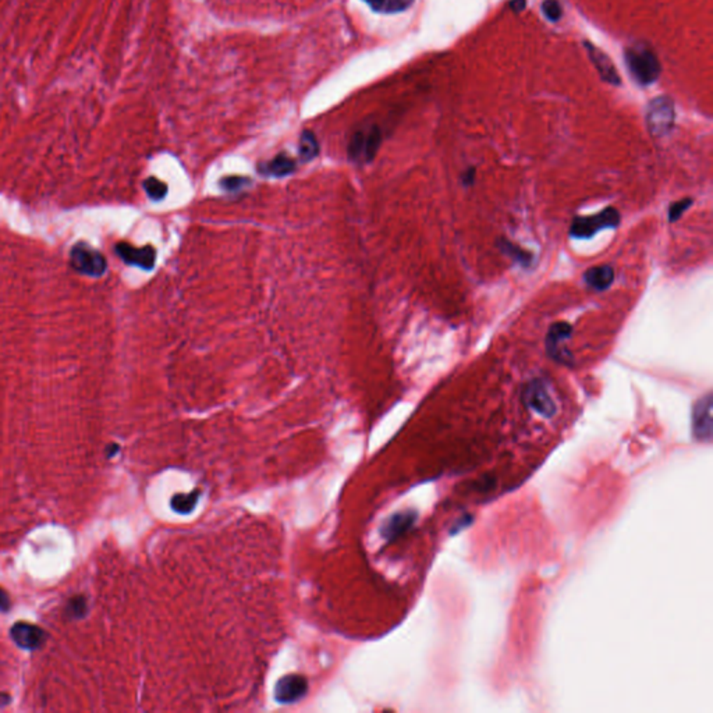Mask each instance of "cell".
Returning <instances> with one entry per match:
<instances>
[{
  "label": "cell",
  "mask_w": 713,
  "mask_h": 713,
  "mask_svg": "<svg viewBox=\"0 0 713 713\" xmlns=\"http://www.w3.org/2000/svg\"><path fill=\"white\" fill-rule=\"evenodd\" d=\"M626 63L633 77L642 85L654 84L661 76V63L648 46L627 48Z\"/></svg>",
  "instance_id": "cell-1"
},
{
  "label": "cell",
  "mask_w": 713,
  "mask_h": 713,
  "mask_svg": "<svg viewBox=\"0 0 713 713\" xmlns=\"http://www.w3.org/2000/svg\"><path fill=\"white\" fill-rule=\"evenodd\" d=\"M620 212L609 206L602 212L591 216H575L570 226V236L574 239H591L605 229H616L620 225Z\"/></svg>",
  "instance_id": "cell-2"
},
{
  "label": "cell",
  "mask_w": 713,
  "mask_h": 713,
  "mask_svg": "<svg viewBox=\"0 0 713 713\" xmlns=\"http://www.w3.org/2000/svg\"><path fill=\"white\" fill-rule=\"evenodd\" d=\"M382 143V133L376 125L357 130L348 143V156L354 163H369L375 159Z\"/></svg>",
  "instance_id": "cell-3"
},
{
  "label": "cell",
  "mask_w": 713,
  "mask_h": 713,
  "mask_svg": "<svg viewBox=\"0 0 713 713\" xmlns=\"http://www.w3.org/2000/svg\"><path fill=\"white\" fill-rule=\"evenodd\" d=\"M675 105L666 97L652 99L647 108V126L655 137L668 136L675 126Z\"/></svg>",
  "instance_id": "cell-4"
},
{
  "label": "cell",
  "mask_w": 713,
  "mask_h": 713,
  "mask_svg": "<svg viewBox=\"0 0 713 713\" xmlns=\"http://www.w3.org/2000/svg\"><path fill=\"white\" fill-rule=\"evenodd\" d=\"M70 265L78 274L94 276V278L102 276L108 269L105 257L101 253H98L97 250H94L90 246L83 244V243L77 244L71 248Z\"/></svg>",
  "instance_id": "cell-5"
},
{
  "label": "cell",
  "mask_w": 713,
  "mask_h": 713,
  "mask_svg": "<svg viewBox=\"0 0 713 713\" xmlns=\"http://www.w3.org/2000/svg\"><path fill=\"white\" fill-rule=\"evenodd\" d=\"M572 334V326L567 322H556L553 323L546 334L545 346L548 355L555 360L556 362L571 365L572 364V355L570 351L563 346L565 341H567Z\"/></svg>",
  "instance_id": "cell-6"
},
{
  "label": "cell",
  "mask_w": 713,
  "mask_h": 713,
  "mask_svg": "<svg viewBox=\"0 0 713 713\" xmlns=\"http://www.w3.org/2000/svg\"><path fill=\"white\" fill-rule=\"evenodd\" d=\"M523 402L527 407L544 417H552L556 413V404L551 397L544 381L534 379L524 386Z\"/></svg>",
  "instance_id": "cell-7"
},
{
  "label": "cell",
  "mask_w": 713,
  "mask_h": 713,
  "mask_svg": "<svg viewBox=\"0 0 713 713\" xmlns=\"http://www.w3.org/2000/svg\"><path fill=\"white\" fill-rule=\"evenodd\" d=\"M116 254L129 265L139 267L143 271H152L156 262V251L153 247L146 246L136 248L127 243H119L116 246Z\"/></svg>",
  "instance_id": "cell-8"
},
{
  "label": "cell",
  "mask_w": 713,
  "mask_h": 713,
  "mask_svg": "<svg viewBox=\"0 0 713 713\" xmlns=\"http://www.w3.org/2000/svg\"><path fill=\"white\" fill-rule=\"evenodd\" d=\"M11 638L22 649H36L43 645L46 640L45 631L29 623H15L10 630Z\"/></svg>",
  "instance_id": "cell-9"
},
{
  "label": "cell",
  "mask_w": 713,
  "mask_h": 713,
  "mask_svg": "<svg viewBox=\"0 0 713 713\" xmlns=\"http://www.w3.org/2000/svg\"><path fill=\"white\" fill-rule=\"evenodd\" d=\"M585 49H586V52L589 55L591 62L593 63V66L599 71L602 80H605L606 83H609L612 85H620L621 84L620 76H619L614 64L612 63V60L602 50L595 48L592 43L585 42Z\"/></svg>",
  "instance_id": "cell-10"
},
{
  "label": "cell",
  "mask_w": 713,
  "mask_h": 713,
  "mask_svg": "<svg viewBox=\"0 0 713 713\" xmlns=\"http://www.w3.org/2000/svg\"><path fill=\"white\" fill-rule=\"evenodd\" d=\"M694 430L703 439H711L712 435V395L703 397L694 407Z\"/></svg>",
  "instance_id": "cell-11"
},
{
  "label": "cell",
  "mask_w": 713,
  "mask_h": 713,
  "mask_svg": "<svg viewBox=\"0 0 713 713\" xmlns=\"http://www.w3.org/2000/svg\"><path fill=\"white\" fill-rule=\"evenodd\" d=\"M306 690V683L301 677H285L282 679L276 687V700L279 703H292L304 696Z\"/></svg>",
  "instance_id": "cell-12"
},
{
  "label": "cell",
  "mask_w": 713,
  "mask_h": 713,
  "mask_svg": "<svg viewBox=\"0 0 713 713\" xmlns=\"http://www.w3.org/2000/svg\"><path fill=\"white\" fill-rule=\"evenodd\" d=\"M584 281L589 288L595 291H605L614 281V269L610 265L593 267L585 272Z\"/></svg>",
  "instance_id": "cell-13"
},
{
  "label": "cell",
  "mask_w": 713,
  "mask_h": 713,
  "mask_svg": "<svg viewBox=\"0 0 713 713\" xmlns=\"http://www.w3.org/2000/svg\"><path fill=\"white\" fill-rule=\"evenodd\" d=\"M261 174L274 176V177H285L295 170V162L287 153H279L272 160L262 163L258 167Z\"/></svg>",
  "instance_id": "cell-14"
},
{
  "label": "cell",
  "mask_w": 713,
  "mask_h": 713,
  "mask_svg": "<svg viewBox=\"0 0 713 713\" xmlns=\"http://www.w3.org/2000/svg\"><path fill=\"white\" fill-rule=\"evenodd\" d=\"M497 246H499V250L504 255H507L510 260H513V262H517L521 267H530L532 264V261H534V255L531 253L520 248L518 246L510 243L506 239H500L497 241Z\"/></svg>",
  "instance_id": "cell-15"
},
{
  "label": "cell",
  "mask_w": 713,
  "mask_h": 713,
  "mask_svg": "<svg viewBox=\"0 0 713 713\" xmlns=\"http://www.w3.org/2000/svg\"><path fill=\"white\" fill-rule=\"evenodd\" d=\"M376 13H400L410 8L414 0H364Z\"/></svg>",
  "instance_id": "cell-16"
},
{
  "label": "cell",
  "mask_w": 713,
  "mask_h": 713,
  "mask_svg": "<svg viewBox=\"0 0 713 713\" xmlns=\"http://www.w3.org/2000/svg\"><path fill=\"white\" fill-rule=\"evenodd\" d=\"M298 153L304 162H309L319 153V143L312 132H302L298 143Z\"/></svg>",
  "instance_id": "cell-17"
},
{
  "label": "cell",
  "mask_w": 713,
  "mask_h": 713,
  "mask_svg": "<svg viewBox=\"0 0 713 713\" xmlns=\"http://www.w3.org/2000/svg\"><path fill=\"white\" fill-rule=\"evenodd\" d=\"M143 188H145V191H146L148 197H149L150 199H153V201H160V199H163V198L166 197V194H167V190H169V188H167V185H166L163 181L157 180L156 177H149V178H146V180L143 181Z\"/></svg>",
  "instance_id": "cell-18"
},
{
  "label": "cell",
  "mask_w": 713,
  "mask_h": 713,
  "mask_svg": "<svg viewBox=\"0 0 713 713\" xmlns=\"http://www.w3.org/2000/svg\"><path fill=\"white\" fill-rule=\"evenodd\" d=\"M542 11L552 22H556L563 17V7L559 0H545L542 3Z\"/></svg>",
  "instance_id": "cell-19"
},
{
  "label": "cell",
  "mask_w": 713,
  "mask_h": 713,
  "mask_svg": "<svg viewBox=\"0 0 713 713\" xmlns=\"http://www.w3.org/2000/svg\"><path fill=\"white\" fill-rule=\"evenodd\" d=\"M67 616L73 617V619H80L87 612V600L84 596H74L69 600V605H67Z\"/></svg>",
  "instance_id": "cell-20"
},
{
  "label": "cell",
  "mask_w": 713,
  "mask_h": 713,
  "mask_svg": "<svg viewBox=\"0 0 713 713\" xmlns=\"http://www.w3.org/2000/svg\"><path fill=\"white\" fill-rule=\"evenodd\" d=\"M220 187L226 191H239L250 184V178L241 176H227L219 181Z\"/></svg>",
  "instance_id": "cell-21"
},
{
  "label": "cell",
  "mask_w": 713,
  "mask_h": 713,
  "mask_svg": "<svg viewBox=\"0 0 713 713\" xmlns=\"http://www.w3.org/2000/svg\"><path fill=\"white\" fill-rule=\"evenodd\" d=\"M693 205V199L691 198H683L677 202H673L669 208V222H676L679 220L684 212Z\"/></svg>",
  "instance_id": "cell-22"
},
{
  "label": "cell",
  "mask_w": 713,
  "mask_h": 713,
  "mask_svg": "<svg viewBox=\"0 0 713 713\" xmlns=\"http://www.w3.org/2000/svg\"><path fill=\"white\" fill-rule=\"evenodd\" d=\"M461 181H463V184H464L465 187L472 185V184H474V181H475V169H474V167L467 169V170L463 173V176H461Z\"/></svg>",
  "instance_id": "cell-23"
},
{
  "label": "cell",
  "mask_w": 713,
  "mask_h": 713,
  "mask_svg": "<svg viewBox=\"0 0 713 713\" xmlns=\"http://www.w3.org/2000/svg\"><path fill=\"white\" fill-rule=\"evenodd\" d=\"M10 609V599H8V595L6 593L4 589L0 588V610L1 612H7Z\"/></svg>",
  "instance_id": "cell-24"
},
{
  "label": "cell",
  "mask_w": 713,
  "mask_h": 713,
  "mask_svg": "<svg viewBox=\"0 0 713 713\" xmlns=\"http://www.w3.org/2000/svg\"><path fill=\"white\" fill-rule=\"evenodd\" d=\"M527 1L525 0H511L510 1V7L514 10V11H521L524 7H525Z\"/></svg>",
  "instance_id": "cell-25"
}]
</instances>
